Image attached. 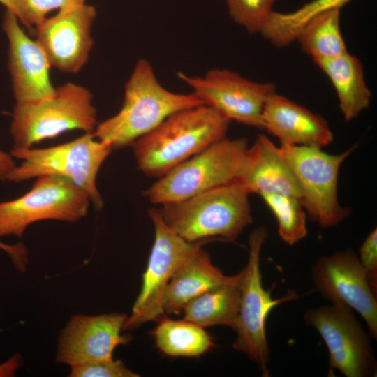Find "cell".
<instances>
[{
	"instance_id": "cell-25",
	"label": "cell",
	"mask_w": 377,
	"mask_h": 377,
	"mask_svg": "<svg viewBox=\"0 0 377 377\" xmlns=\"http://www.w3.org/2000/svg\"><path fill=\"white\" fill-rule=\"evenodd\" d=\"M260 196L275 216L279 235L284 242L294 245L307 236L306 212L300 199L276 194Z\"/></svg>"
},
{
	"instance_id": "cell-2",
	"label": "cell",
	"mask_w": 377,
	"mask_h": 377,
	"mask_svg": "<svg viewBox=\"0 0 377 377\" xmlns=\"http://www.w3.org/2000/svg\"><path fill=\"white\" fill-rule=\"evenodd\" d=\"M230 121L201 105L177 112L132 144L138 169L159 178L226 137Z\"/></svg>"
},
{
	"instance_id": "cell-10",
	"label": "cell",
	"mask_w": 377,
	"mask_h": 377,
	"mask_svg": "<svg viewBox=\"0 0 377 377\" xmlns=\"http://www.w3.org/2000/svg\"><path fill=\"white\" fill-rule=\"evenodd\" d=\"M154 229V240L142 275L140 292L127 317L123 330H133L149 321L165 316L163 301L166 288L177 268L207 242H188L164 223L157 209L149 211Z\"/></svg>"
},
{
	"instance_id": "cell-32",
	"label": "cell",
	"mask_w": 377,
	"mask_h": 377,
	"mask_svg": "<svg viewBox=\"0 0 377 377\" xmlns=\"http://www.w3.org/2000/svg\"><path fill=\"white\" fill-rule=\"evenodd\" d=\"M0 3L3 5L8 10L15 13L17 17V10L14 0H0Z\"/></svg>"
},
{
	"instance_id": "cell-14",
	"label": "cell",
	"mask_w": 377,
	"mask_h": 377,
	"mask_svg": "<svg viewBox=\"0 0 377 377\" xmlns=\"http://www.w3.org/2000/svg\"><path fill=\"white\" fill-rule=\"evenodd\" d=\"M96 15V8L85 3L61 10L36 27V40L51 66L72 73L83 68L94 43Z\"/></svg>"
},
{
	"instance_id": "cell-30",
	"label": "cell",
	"mask_w": 377,
	"mask_h": 377,
	"mask_svg": "<svg viewBox=\"0 0 377 377\" xmlns=\"http://www.w3.org/2000/svg\"><path fill=\"white\" fill-rule=\"evenodd\" d=\"M17 164L10 153L0 149V181H8Z\"/></svg>"
},
{
	"instance_id": "cell-18",
	"label": "cell",
	"mask_w": 377,
	"mask_h": 377,
	"mask_svg": "<svg viewBox=\"0 0 377 377\" xmlns=\"http://www.w3.org/2000/svg\"><path fill=\"white\" fill-rule=\"evenodd\" d=\"M249 193L276 194L302 200V192L280 147L265 134L249 147L242 172L237 182Z\"/></svg>"
},
{
	"instance_id": "cell-3",
	"label": "cell",
	"mask_w": 377,
	"mask_h": 377,
	"mask_svg": "<svg viewBox=\"0 0 377 377\" xmlns=\"http://www.w3.org/2000/svg\"><path fill=\"white\" fill-rule=\"evenodd\" d=\"M249 195L233 182L161 205L157 211L167 226L186 242H233L253 222Z\"/></svg>"
},
{
	"instance_id": "cell-15",
	"label": "cell",
	"mask_w": 377,
	"mask_h": 377,
	"mask_svg": "<svg viewBox=\"0 0 377 377\" xmlns=\"http://www.w3.org/2000/svg\"><path fill=\"white\" fill-rule=\"evenodd\" d=\"M127 317L121 313L73 316L60 334L57 361L73 367L112 360L114 349L131 340L121 333Z\"/></svg>"
},
{
	"instance_id": "cell-11",
	"label": "cell",
	"mask_w": 377,
	"mask_h": 377,
	"mask_svg": "<svg viewBox=\"0 0 377 377\" xmlns=\"http://www.w3.org/2000/svg\"><path fill=\"white\" fill-rule=\"evenodd\" d=\"M304 320L323 338L328 350L330 371L337 370L346 377L376 376L371 337L351 308L332 304L309 309L304 314Z\"/></svg>"
},
{
	"instance_id": "cell-24",
	"label": "cell",
	"mask_w": 377,
	"mask_h": 377,
	"mask_svg": "<svg viewBox=\"0 0 377 377\" xmlns=\"http://www.w3.org/2000/svg\"><path fill=\"white\" fill-rule=\"evenodd\" d=\"M350 0H313L290 12L272 11L260 31L269 43L278 48L295 41L301 29L316 16L334 9H341Z\"/></svg>"
},
{
	"instance_id": "cell-29",
	"label": "cell",
	"mask_w": 377,
	"mask_h": 377,
	"mask_svg": "<svg viewBox=\"0 0 377 377\" xmlns=\"http://www.w3.org/2000/svg\"><path fill=\"white\" fill-rule=\"evenodd\" d=\"M359 260L369 284L377 290V229H373L364 239L359 249Z\"/></svg>"
},
{
	"instance_id": "cell-6",
	"label": "cell",
	"mask_w": 377,
	"mask_h": 377,
	"mask_svg": "<svg viewBox=\"0 0 377 377\" xmlns=\"http://www.w3.org/2000/svg\"><path fill=\"white\" fill-rule=\"evenodd\" d=\"M98 123L91 92L82 86L66 83L56 88L50 97L15 103L10 124L13 148H31L71 130L92 133Z\"/></svg>"
},
{
	"instance_id": "cell-7",
	"label": "cell",
	"mask_w": 377,
	"mask_h": 377,
	"mask_svg": "<svg viewBox=\"0 0 377 377\" xmlns=\"http://www.w3.org/2000/svg\"><path fill=\"white\" fill-rule=\"evenodd\" d=\"M265 228H255L249 237V256L241 272L240 305L235 332V350L244 354L256 363L262 376H270L268 369L270 350L266 337L265 324L270 311L277 305L297 300L300 297L290 290L282 297L273 299L270 291L263 285L260 268V253L267 238Z\"/></svg>"
},
{
	"instance_id": "cell-20",
	"label": "cell",
	"mask_w": 377,
	"mask_h": 377,
	"mask_svg": "<svg viewBox=\"0 0 377 377\" xmlns=\"http://www.w3.org/2000/svg\"><path fill=\"white\" fill-rule=\"evenodd\" d=\"M313 62L333 85L345 121H352L369 107L371 92L366 83L362 64L357 57L347 52Z\"/></svg>"
},
{
	"instance_id": "cell-21",
	"label": "cell",
	"mask_w": 377,
	"mask_h": 377,
	"mask_svg": "<svg viewBox=\"0 0 377 377\" xmlns=\"http://www.w3.org/2000/svg\"><path fill=\"white\" fill-rule=\"evenodd\" d=\"M241 272L228 283L209 290L188 302L184 319L202 327L224 325L235 330L240 305Z\"/></svg>"
},
{
	"instance_id": "cell-16",
	"label": "cell",
	"mask_w": 377,
	"mask_h": 377,
	"mask_svg": "<svg viewBox=\"0 0 377 377\" xmlns=\"http://www.w3.org/2000/svg\"><path fill=\"white\" fill-rule=\"evenodd\" d=\"M3 28L8 40V67L17 104L52 96L56 88L50 77V63L36 40L30 38L13 12L6 11Z\"/></svg>"
},
{
	"instance_id": "cell-5",
	"label": "cell",
	"mask_w": 377,
	"mask_h": 377,
	"mask_svg": "<svg viewBox=\"0 0 377 377\" xmlns=\"http://www.w3.org/2000/svg\"><path fill=\"white\" fill-rule=\"evenodd\" d=\"M249 149L246 138L226 137L158 178L143 195L150 202L161 205L237 182Z\"/></svg>"
},
{
	"instance_id": "cell-12",
	"label": "cell",
	"mask_w": 377,
	"mask_h": 377,
	"mask_svg": "<svg viewBox=\"0 0 377 377\" xmlns=\"http://www.w3.org/2000/svg\"><path fill=\"white\" fill-rule=\"evenodd\" d=\"M178 77L204 105L229 119L263 129V111L270 95L276 92L271 82L249 80L237 72L222 68L208 71L203 76Z\"/></svg>"
},
{
	"instance_id": "cell-9",
	"label": "cell",
	"mask_w": 377,
	"mask_h": 377,
	"mask_svg": "<svg viewBox=\"0 0 377 377\" xmlns=\"http://www.w3.org/2000/svg\"><path fill=\"white\" fill-rule=\"evenodd\" d=\"M90 205L88 195L71 182L38 177L23 195L0 202V237L20 238L29 225L42 220L75 222L87 214Z\"/></svg>"
},
{
	"instance_id": "cell-17",
	"label": "cell",
	"mask_w": 377,
	"mask_h": 377,
	"mask_svg": "<svg viewBox=\"0 0 377 377\" xmlns=\"http://www.w3.org/2000/svg\"><path fill=\"white\" fill-rule=\"evenodd\" d=\"M262 119L263 129L276 137L281 145L323 148L334 139L324 117L276 91L267 98Z\"/></svg>"
},
{
	"instance_id": "cell-8",
	"label": "cell",
	"mask_w": 377,
	"mask_h": 377,
	"mask_svg": "<svg viewBox=\"0 0 377 377\" xmlns=\"http://www.w3.org/2000/svg\"><path fill=\"white\" fill-rule=\"evenodd\" d=\"M355 147L339 154L313 146L279 147L300 186L306 212L322 228L335 226L349 216L350 210L339 201L337 184L341 166Z\"/></svg>"
},
{
	"instance_id": "cell-31",
	"label": "cell",
	"mask_w": 377,
	"mask_h": 377,
	"mask_svg": "<svg viewBox=\"0 0 377 377\" xmlns=\"http://www.w3.org/2000/svg\"><path fill=\"white\" fill-rule=\"evenodd\" d=\"M22 357L16 353L6 362L0 364V377L14 376L16 371L22 364Z\"/></svg>"
},
{
	"instance_id": "cell-27",
	"label": "cell",
	"mask_w": 377,
	"mask_h": 377,
	"mask_svg": "<svg viewBox=\"0 0 377 377\" xmlns=\"http://www.w3.org/2000/svg\"><path fill=\"white\" fill-rule=\"evenodd\" d=\"M87 0H14L17 17L29 27L44 21L46 15L53 10H64L85 3Z\"/></svg>"
},
{
	"instance_id": "cell-22",
	"label": "cell",
	"mask_w": 377,
	"mask_h": 377,
	"mask_svg": "<svg viewBox=\"0 0 377 377\" xmlns=\"http://www.w3.org/2000/svg\"><path fill=\"white\" fill-rule=\"evenodd\" d=\"M152 331L156 347L170 357H196L212 348V337L202 327L186 320L164 316Z\"/></svg>"
},
{
	"instance_id": "cell-4",
	"label": "cell",
	"mask_w": 377,
	"mask_h": 377,
	"mask_svg": "<svg viewBox=\"0 0 377 377\" xmlns=\"http://www.w3.org/2000/svg\"><path fill=\"white\" fill-rule=\"evenodd\" d=\"M112 150L110 144L96 139L93 132L50 147L13 148L10 154L22 162L17 165L8 181L20 183L45 175L59 177L84 191L94 207L101 210L103 200L96 179L101 165Z\"/></svg>"
},
{
	"instance_id": "cell-19",
	"label": "cell",
	"mask_w": 377,
	"mask_h": 377,
	"mask_svg": "<svg viewBox=\"0 0 377 377\" xmlns=\"http://www.w3.org/2000/svg\"><path fill=\"white\" fill-rule=\"evenodd\" d=\"M212 262L209 255L198 248L177 268L166 288L163 308L165 314H179L193 298L230 282Z\"/></svg>"
},
{
	"instance_id": "cell-26",
	"label": "cell",
	"mask_w": 377,
	"mask_h": 377,
	"mask_svg": "<svg viewBox=\"0 0 377 377\" xmlns=\"http://www.w3.org/2000/svg\"><path fill=\"white\" fill-rule=\"evenodd\" d=\"M276 0H225L231 18L249 34L260 33Z\"/></svg>"
},
{
	"instance_id": "cell-33",
	"label": "cell",
	"mask_w": 377,
	"mask_h": 377,
	"mask_svg": "<svg viewBox=\"0 0 377 377\" xmlns=\"http://www.w3.org/2000/svg\"><path fill=\"white\" fill-rule=\"evenodd\" d=\"M0 247L7 251L12 258L15 257L19 251V248L15 246H7L0 242Z\"/></svg>"
},
{
	"instance_id": "cell-13",
	"label": "cell",
	"mask_w": 377,
	"mask_h": 377,
	"mask_svg": "<svg viewBox=\"0 0 377 377\" xmlns=\"http://www.w3.org/2000/svg\"><path fill=\"white\" fill-rule=\"evenodd\" d=\"M316 290L332 304L346 305L364 320L373 339L377 337L376 292L369 283L358 256L352 249L318 259L311 269Z\"/></svg>"
},
{
	"instance_id": "cell-1",
	"label": "cell",
	"mask_w": 377,
	"mask_h": 377,
	"mask_svg": "<svg viewBox=\"0 0 377 377\" xmlns=\"http://www.w3.org/2000/svg\"><path fill=\"white\" fill-rule=\"evenodd\" d=\"M203 105L193 92L178 94L164 88L146 59H140L126 82L121 108L98 123L93 135L119 149L152 131L180 110Z\"/></svg>"
},
{
	"instance_id": "cell-28",
	"label": "cell",
	"mask_w": 377,
	"mask_h": 377,
	"mask_svg": "<svg viewBox=\"0 0 377 377\" xmlns=\"http://www.w3.org/2000/svg\"><path fill=\"white\" fill-rule=\"evenodd\" d=\"M71 367V377H138L120 360L96 361Z\"/></svg>"
},
{
	"instance_id": "cell-23",
	"label": "cell",
	"mask_w": 377,
	"mask_h": 377,
	"mask_svg": "<svg viewBox=\"0 0 377 377\" xmlns=\"http://www.w3.org/2000/svg\"><path fill=\"white\" fill-rule=\"evenodd\" d=\"M340 11L334 9L316 16L298 33L295 41L313 61L348 52L340 28Z\"/></svg>"
}]
</instances>
